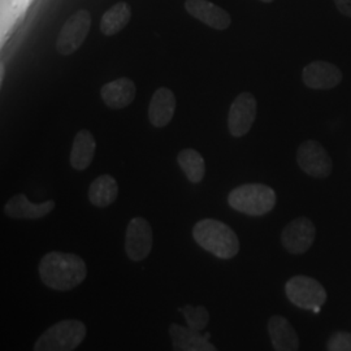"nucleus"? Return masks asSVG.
I'll return each instance as SVG.
<instances>
[{
	"label": "nucleus",
	"instance_id": "obj_12",
	"mask_svg": "<svg viewBox=\"0 0 351 351\" xmlns=\"http://www.w3.org/2000/svg\"><path fill=\"white\" fill-rule=\"evenodd\" d=\"M185 10L194 19L216 30H226L232 23V19L226 10L208 0H186Z\"/></svg>",
	"mask_w": 351,
	"mask_h": 351
},
{
	"label": "nucleus",
	"instance_id": "obj_16",
	"mask_svg": "<svg viewBox=\"0 0 351 351\" xmlns=\"http://www.w3.org/2000/svg\"><path fill=\"white\" fill-rule=\"evenodd\" d=\"M169 335L175 351H219L203 333L193 332L189 326L171 324Z\"/></svg>",
	"mask_w": 351,
	"mask_h": 351
},
{
	"label": "nucleus",
	"instance_id": "obj_23",
	"mask_svg": "<svg viewBox=\"0 0 351 351\" xmlns=\"http://www.w3.org/2000/svg\"><path fill=\"white\" fill-rule=\"evenodd\" d=\"M328 351H351V333L345 330L335 332L326 343Z\"/></svg>",
	"mask_w": 351,
	"mask_h": 351
},
{
	"label": "nucleus",
	"instance_id": "obj_3",
	"mask_svg": "<svg viewBox=\"0 0 351 351\" xmlns=\"http://www.w3.org/2000/svg\"><path fill=\"white\" fill-rule=\"evenodd\" d=\"M276 199L274 189L263 184H246L229 193L228 204L249 216H263L274 210Z\"/></svg>",
	"mask_w": 351,
	"mask_h": 351
},
{
	"label": "nucleus",
	"instance_id": "obj_25",
	"mask_svg": "<svg viewBox=\"0 0 351 351\" xmlns=\"http://www.w3.org/2000/svg\"><path fill=\"white\" fill-rule=\"evenodd\" d=\"M261 1H263V3H272L274 0H261Z\"/></svg>",
	"mask_w": 351,
	"mask_h": 351
},
{
	"label": "nucleus",
	"instance_id": "obj_10",
	"mask_svg": "<svg viewBox=\"0 0 351 351\" xmlns=\"http://www.w3.org/2000/svg\"><path fill=\"white\" fill-rule=\"evenodd\" d=\"M315 234L314 223L307 217H298L284 228L281 233V242L288 252L300 255L313 246Z\"/></svg>",
	"mask_w": 351,
	"mask_h": 351
},
{
	"label": "nucleus",
	"instance_id": "obj_1",
	"mask_svg": "<svg viewBox=\"0 0 351 351\" xmlns=\"http://www.w3.org/2000/svg\"><path fill=\"white\" fill-rule=\"evenodd\" d=\"M38 272L46 287L59 291L75 289L88 276L86 263L82 258L60 251L46 254L39 262Z\"/></svg>",
	"mask_w": 351,
	"mask_h": 351
},
{
	"label": "nucleus",
	"instance_id": "obj_21",
	"mask_svg": "<svg viewBox=\"0 0 351 351\" xmlns=\"http://www.w3.org/2000/svg\"><path fill=\"white\" fill-rule=\"evenodd\" d=\"M177 163L182 172L188 177L189 181L193 184H198L204 178L206 164L198 151L193 149L182 150L177 156Z\"/></svg>",
	"mask_w": 351,
	"mask_h": 351
},
{
	"label": "nucleus",
	"instance_id": "obj_24",
	"mask_svg": "<svg viewBox=\"0 0 351 351\" xmlns=\"http://www.w3.org/2000/svg\"><path fill=\"white\" fill-rule=\"evenodd\" d=\"M335 4L339 12L351 17V0H335Z\"/></svg>",
	"mask_w": 351,
	"mask_h": 351
},
{
	"label": "nucleus",
	"instance_id": "obj_6",
	"mask_svg": "<svg viewBox=\"0 0 351 351\" xmlns=\"http://www.w3.org/2000/svg\"><path fill=\"white\" fill-rule=\"evenodd\" d=\"M91 27V16L86 10L72 14L64 24L56 40V49L60 55L69 56L78 50L88 37Z\"/></svg>",
	"mask_w": 351,
	"mask_h": 351
},
{
	"label": "nucleus",
	"instance_id": "obj_4",
	"mask_svg": "<svg viewBox=\"0 0 351 351\" xmlns=\"http://www.w3.org/2000/svg\"><path fill=\"white\" fill-rule=\"evenodd\" d=\"M86 333L88 328L81 320H62L40 335L34 351H73L85 339Z\"/></svg>",
	"mask_w": 351,
	"mask_h": 351
},
{
	"label": "nucleus",
	"instance_id": "obj_19",
	"mask_svg": "<svg viewBox=\"0 0 351 351\" xmlns=\"http://www.w3.org/2000/svg\"><path fill=\"white\" fill-rule=\"evenodd\" d=\"M119 185L112 176L103 175L95 178L88 188V201L95 207H107L116 201Z\"/></svg>",
	"mask_w": 351,
	"mask_h": 351
},
{
	"label": "nucleus",
	"instance_id": "obj_5",
	"mask_svg": "<svg viewBox=\"0 0 351 351\" xmlns=\"http://www.w3.org/2000/svg\"><path fill=\"white\" fill-rule=\"evenodd\" d=\"M285 293L294 306L314 313H319L326 301V289L313 277H291L285 285Z\"/></svg>",
	"mask_w": 351,
	"mask_h": 351
},
{
	"label": "nucleus",
	"instance_id": "obj_15",
	"mask_svg": "<svg viewBox=\"0 0 351 351\" xmlns=\"http://www.w3.org/2000/svg\"><path fill=\"white\" fill-rule=\"evenodd\" d=\"M268 333L276 351H298L300 339L293 326L284 316H272L268 320Z\"/></svg>",
	"mask_w": 351,
	"mask_h": 351
},
{
	"label": "nucleus",
	"instance_id": "obj_11",
	"mask_svg": "<svg viewBox=\"0 0 351 351\" xmlns=\"http://www.w3.org/2000/svg\"><path fill=\"white\" fill-rule=\"evenodd\" d=\"M302 80L307 88L314 90H329L336 88L342 81V72L335 64L316 60L304 66Z\"/></svg>",
	"mask_w": 351,
	"mask_h": 351
},
{
	"label": "nucleus",
	"instance_id": "obj_22",
	"mask_svg": "<svg viewBox=\"0 0 351 351\" xmlns=\"http://www.w3.org/2000/svg\"><path fill=\"white\" fill-rule=\"evenodd\" d=\"M180 313L185 316L189 328L197 333H203L204 328L210 322V314L204 306L193 307L190 304H186L182 308H180Z\"/></svg>",
	"mask_w": 351,
	"mask_h": 351
},
{
	"label": "nucleus",
	"instance_id": "obj_9",
	"mask_svg": "<svg viewBox=\"0 0 351 351\" xmlns=\"http://www.w3.org/2000/svg\"><path fill=\"white\" fill-rule=\"evenodd\" d=\"M152 249V230L143 217H134L126 228L125 251L133 262H141L149 256Z\"/></svg>",
	"mask_w": 351,
	"mask_h": 351
},
{
	"label": "nucleus",
	"instance_id": "obj_17",
	"mask_svg": "<svg viewBox=\"0 0 351 351\" xmlns=\"http://www.w3.org/2000/svg\"><path fill=\"white\" fill-rule=\"evenodd\" d=\"M176 97L172 90L167 88H158L152 95L149 110L151 124L156 128L168 125L175 114Z\"/></svg>",
	"mask_w": 351,
	"mask_h": 351
},
{
	"label": "nucleus",
	"instance_id": "obj_7",
	"mask_svg": "<svg viewBox=\"0 0 351 351\" xmlns=\"http://www.w3.org/2000/svg\"><path fill=\"white\" fill-rule=\"evenodd\" d=\"M297 162L302 171L316 178H326L332 173V159L326 149L316 141H304L297 151Z\"/></svg>",
	"mask_w": 351,
	"mask_h": 351
},
{
	"label": "nucleus",
	"instance_id": "obj_20",
	"mask_svg": "<svg viewBox=\"0 0 351 351\" xmlns=\"http://www.w3.org/2000/svg\"><path fill=\"white\" fill-rule=\"evenodd\" d=\"M130 17H132V10L129 4L125 1L116 3L101 16V25H99L101 33L107 37L120 33L129 24Z\"/></svg>",
	"mask_w": 351,
	"mask_h": 351
},
{
	"label": "nucleus",
	"instance_id": "obj_18",
	"mask_svg": "<svg viewBox=\"0 0 351 351\" xmlns=\"http://www.w3.org/2000/svg\"><path fill=\"white\" fill-rule=\"evenodd\" d=\"M95 149H97V142L94 136L91 134V132H88L86 129L80 130L75 134V141L72 145V151L69 156L71 165L77 171L86 169L93 162Z\"/></svg>",
	"mask_w": 351,
	"mask_h": 351
},
{
	"label": "nucleus",
	"instance_id": "obj_13",
	"mask_svg": "<svg viewBox=\"0 0 351 351\" xmlns=\"http://www.w3.org/2000/svg\"><path fill=\"white\" fill-rule=\"evenodd\" d=\"M55 206L56 203L53 201L32 203L24 194H16L5 203L4 213L11 219L37 220L47 216L55 208Z\"/></svg>",
	"mask_w": 351,
	"mask_h": 351
},
{
	"label": "nucleus",
	"instance_id": "obj_8",
	"mask_svg": "<svg viewBox=\"0 0 351 351\" xmlns=\"http://www.w3.org/2000/svg\"><path fill=\"white\" fill-rule=\"evenodd\" d=\"M256 119V99L251 93H241L228 113V129L233 137H243Z\"/></svg>",
	"mask_w": 351,
	"mask_h": 351
},
{
	"label": "nucleus",
	"instance_id": "obj_14",
	"mask_svg": "<svg viewBox=\"0 0 351 351\" xmlns=\"http://www.w3.org/2000/svg\"><path fill=\"white\" fill-rule=\"evenodd\" d=\"M137 88L132 80L121 77L106 84L101 90V99L112 110L128 107L136 98Z\"/></svg>",
	"mask_w": 351,
	"mask_h": 351
},
{
	"label": "nucleus",
	"instance_id": "obj_2",
	"mask_svg": "<svg viewBox=\"0 0 351 351\" xmlns=\"http://www.w3.org/2000/svg\"><path fill=\"white\" fill-rule=\"evenodd\" d=\"M193 237L204 250L220 259H232L239 251V241L234 230L215 219H203L193 228Z\"/></svg>",
	"mask_w": 351,
	"mask_h": 351
}]
</instances>
